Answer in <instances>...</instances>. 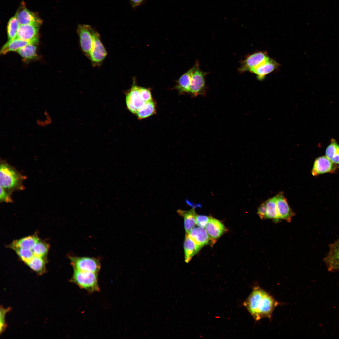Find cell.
Masks as SVG:
<instances>
[{
	"instance_id": "6da1fadb",
	"label": "cell",
	"mask_w": 339,
	"mask_h": 339,
	"mask_svg": "<svg viewBox=\"0 0 339 339\" xmlns=\"http://www.w3.org/2000/svg\"><path fill=\"white\" fill-rule=\"evenodd\" d=\"M280 304L272 296L258 286L253 288L243 303L256 321L265 318L271 319L274 309Z\"/></svg>"
},
{
	"instance_id": "9a60e30c",
	"label": "cell",
	"mask_w": 339,
	"mask_h": 339,
	"mask_svg": "<svg viewBox=\"0 0 339 339\" xmlns=\"http://www.w3.org/2000/svg\"><path fill=\"white\" fill-rule=\"evenodd\" d=\"M279 66L278 63L269 57L257 67L250 70L249 72L255 74L258 79L261 80L266 75L277 69Z\"/></svg>"
},
{
	"instance_id": "1f68e13d",
	"label": "cell",
	"mask_w": 339,
	"mask_h": 339,
	"mask_svg": "<svg viewBox=\"0 0 339 339\" xmlns=\"http://www.w3.org/2000/svg\"><path fill=\"white\" fill-rule=\"evenodd\" d=\"M138 88L141 97L145 102L152 100L151 91L149 89L139 86Z\"/></svg>"
},
{
	"instance_id": "4dcf8cb0",
	"label": "cell",
	"mask_w": 339,
	"mask_h": 339,
	"mask_svg": "<svg viewBox=\"0 0 339 339\" xmlns=\"http://www.w3.org/2000/svg\"><path fill=\"white\" fill-rule=\"evenodd\" d=\"M10 308H4L1 306L0 309V333H3L5 331L7 325L6 323L5 317L6 314L11 310Z\"/></svg>"
},
{
	"instance_id": "9c48e42d",
	"label": "cell",
	"mask_w": 339,
	"mask_h": 339,
	"mask_svg": "<svg viewBox=\"0 0 339 339\" xmlns=\"http://www.w3.org/2000/svg\"><path fill=\"white\" fill-rule=\"evenodd\" d=\"M339 165L334 164L326 156L317 158L314 163L311 173L314 176L326 173H333L339 169Z\"/></svg>"
},
{
	"instance_id": "ac0fdd59",
	"label": "cell",
	"mask_w": 339,
	"mask_h": 339,
	"mask_svg": "<svg viewBox=\"0 0 339 339\" xmlns=\"http://www.w3.org/2000/svg\"><path fill=\"white\" fill-rule=\"evenodd\" d=\"M37 43L28 41L21 39L18 37L11 40H8L2 47L0 53L5 54L11 51H17L22 47L30 44H36Z\"/></svg>"
},
{
	"instance_id": "f1b7e54d",
	"label": "cell",
	"mask_w": 339,
	"mask_h": 339,
	"mask_svg": "<svg viewBox=\"0 0 339 339\" xmlns=\"http://www.w3.org/2000/svg\"><path fill=\"white\" fill-rule=\"evenodd\" d=\"M49 248L47 244L39 240L31 250L34 256L43 258L47 253Z\"/></svg>"
},
{
	"instance_id": "7c38bea8",
	"label": "cell",
	"mask_w": 339,
	"mask_h": 339,
	"mask_svg": "<svg viewBox=\"0 0 339 339\" xmlns=\"http://www.w3.org/2000/svg\"><path fill=\"white\" fill-rule=\"evenodd\" d=\"M275 196L277 212L280 219L290 222L295 213L289 206L284 193L280 192Z\"/></svg>"
},
{
	"instance_id": "836d02e7",
	"label": "cell",
	"mask_w": 339,
	"mask_h": 339,
	"mask_svg": "<svg viewBox=\"0 0 339 339\" xmlns=\"http://www.w3.org/2000/svg\"><path fill=\"white\" fill-rule=\"evenodd\" d=\"M210 218V217L202 215H197L196 218V224L198 227L205 228Z\"/></svg>"
},
{
	"instance_id": "5b68a950",
	"label": "cell",
	"mask_w": 339,
	"mask_h": 339,
	"mask_svg": "<svg viewBox=\"0 0 339 339\" xmlns=\"http://www.w3.org/2000/svg\"><path fill=\"white\" fill-rule=\"evenodd\" d=\"M69 259L73 269L97 273L100 270V263L98 258L71 256H69Z\"/></svg>"
},
{
	"instance_id": "8992f818",
	"label": "cell",
	"mask_w": 339,
	"mask_h": 339,
	"mask_svg": "<svg viewBox=\"0 0 339 339\" xmlns=\"http://www.w3.org/2000/svg\"><path fill=\"white\" fill-rule=\"evenodd\" d=\"M93 44L89 59L94 66L100 65L105 59L107 52L100 39L99 33L92 29Z\"/></svg>"
},
{
	"instance_id": "ba28073f",
	"label": "cell",
	"mask_w": 339,
	"mask_h": 339,
	"mask_svg": "<svg viewBox=\"0 0 339 339\" xmlns=\"http://www.w3.org/2000/svg\"><path fill=\"white\" fill-rule=\"evenodd\" d=\"M138 87L134 80L131 89L126 93V96L127 108L132 113L136 114L138 110L143 107L145 103L141 97Z\"/></svg>"
},
{
	"instance_id": "83f0119b",
	"label": "cell",
	"mask_w": 339,
	"mask_h": 339,
	"mask_svg": "<svg viewBox=\"0 0 339 339\" xmlns=\"http://www.w3.org/2000/svg\"><path fill=\"white\" fill-rule=\"evenodd\" d=\"M20 25L15 15L9 19L7 27L8 40H12L17 37Z\"/></svg>"
},
{
	"instance_id": "ffe728a7",
	"label": "cell",
	"mask_w": 339,
	"mask_h": 339,
	"mask_svg": "<svg viewBox=\"0 0 339 339\" xmlns=\"http://www.w3.org/2000/svg\"><path fill=\"white\" fill-rule=\"evenodd\" d=\"M184 248L185 261L188 263L201 248L194 241L187 233H186L184 242Z\"/></svg>"
},
{
	"instance_id": "4fadbf2b",
	"label": "cell",
	"mask_w": 339,
	"mask_h": 339,
	"mask_svg": "<svg viewBox=\"0 0 339 339\" xmlns=\"http://www.w3.org/2000/svg\"><path fill=\"white\" fill-rule=\"evenodd\" d=\"M205 228L212 244L226 231L225 226L220 221L211 216H210Z\"/></svg>"
},
{
	"instance_id": "7a4b0ae2",
	"label": "cell",
	"mask_w": 339,
	"mask_h": 339,
	"mask_svg": "<svg viewBox=\"0 0 339 339\" xmlns=\"http://www.w3.org/2000/svg\"><path fill=\"white\" fill-rule=\"evenodd\" d=\"M25 177L15 168L2 161L0 165V186L11 193L24 189L22 182Z\"/></svg>"
},
{
	"instance_id": "d590c367",
	"label": "cell",
	"mask_w": 339,
	"mask_h": 339,
	"mask_svg": "<svg viewBox=\"0 0 339 339\" xmlns=\"http://www.w3.org/2000/svg\"><path fill=\"white\" fill-rule=\"evenodd\" d=\"M130 5L133 9L142 5L146 0H129Z\"/></svg>"
},
{
	"instance_id": "484cf974",
	"label": "cell",
	"mask_w": 339,
	"mask_h": 339,
	"mask_svg": "<svg viewBox=\"0 0 339 339\" xmlns=\"http://www.w3.org/2000/svg\"><path fill=\"white\" fill-rule=\"evenodd\" d=\"M37 46L35 44H30L24 46L17 52L25 61L35 58L37 56Z\"/></svg>"
},
{
	"instance_id": "7402d4cb",
	"label": "cell",
	"mask_w": 339,
	"mask_h": 339,
	"mask_svg": "<svg viewBox=\"0 0 339 339\" xmlns=\"http://www.w3.org/2000/svg\"><path fill=\"white\" fill-rule=\"evenodd\" d=\"M194 66L183 74L178 79L175 88L181 94L190 93L191 77L194 70Z\"/></svg>"
},
{
	"instance_id": "d4e9b609",
	"label": "cell",
	"mask_w": 339,
	"mask_h": 339,
	"mask_svg": "<svg viewBox=\"0 0 339 339\" xmlns=\"http://www.w3.org/2000/svg\"><path fill=\"white\" fill-rule=\"evenodd\" d=\"M326 156L335 164L339 165V145L332 139L326 150Z\"/></svg>"
},
{
	"instance_id": "e575fe53",
	"label": "cell",
	"mask_w": 339,
	"mask_h": 339,
	"mask_svg": "<svg viewBox=\"0 0 339 339\" xmlns=\"http://www.w3.org/2000/svg\"><path fill=\"white\" fill-rule=\"evenodd\" d=\"M257 213L261 219H267L266 207L265 202L262 203L259 207Z\"/></svg>"
},
{
	"instance_id": "f546056e",
	"label": "cell",
	"mask_w": 339,
	"mask_h": 339,
	"mask_svg": "<svg viewBox=\"0 0 339 339\" xmlns=\"http://www.w3.org/2000/svg\"><path fill=\"white\" fill-rule=\"evenodd\" d=\"M20 259L25 263L31 259L34 256L31 250L18 248L14 250Z\"/></svg>"
},
{
	"instance_id": "4316f807",
	"label": "cell",
	"mask_w": 339,
	"mask_h": 339,
	"mask_svg": "<svg viewBox=\"0 0 339 339\" xmlns=\"http://www.w3.org/2000/svg\"><path fill=\"white\" fill-rule=\"evenodd\" d=\"M156 105L153 100L145 102L144 105L139 109L136 115L140 119L149 117L155 113Z\"/></svg>"
},
{
	"instance_id": "8fae6325",
	"label": "cell",
	"mask_w": 339,
	"mask_h": 339,
	"mask_svg": "<svg viewBox=\"0 0 339 339\" xmlns=\"http://www.w3.org/2000/svg\"><path fill=\"white\" fill-rule=\"evenodd\" d=\"M269 57L266 52L259 51L248 56L241 63L239 71L241 73L249 71L263 62Z\"/></svg>"
},
{
	"instance_id": "d6a6232c",
	"label": "cell",
	"mask_w": 339,
	"mask_h": 339,
	"mask_svg": "<svg viewBox=\"0 0 339 339\" xmlns=\"http://www.w3.org/2000/svg\"><path fill=\"white\" fill-rule=\"evenodd\" d=\"M11 193L0 186V201L1 202H12L13 200L11 197Z\"/></svg>"
},
{
	"instance_id": "277c9868",
	"label": "cell",
	"mask_w": 339,
	"mask_h": 339,
	"mask_svg": "<svg viewBox=\"0 0 339 339\" xmlns=\"http://www.w3.org/2000/svg\"><path fill=\"white\" fill-rule=\"evenodd\" d=\"M194 67L190 81V93L195 97L199 95H205L206 92L205 77L207 73L201 70L198 61L196 62Z\"/></svg>"
},
{
	"instance_id": "44dd1931",
	"label": "cell",
	"mask_w": 339,
	"mask_h": 339,
	"mask_svg": "<svg viewBox=\"0 0 339 339\" xmlns=\"http://www.w3.org/2000/svg\"><path fill=\"white\" fill-rule=\"evenodd\" d=\"M178 213L183 217L184 220V226L186 233H188L196 224V218L197 214L194 208L188 211L181 209L177 210Z\"/></svg>"
},
{
	"instance_id": "e0dca14e",
	"label": "cell",
	"mask_w": 339,
	"mask_h": 339,
	"mask_svg": "<svg viewBox=\"0 0 339 339\" xmlns=\"http://www.w3.org/2000/svg\"><path fill=\"white\" fill-rule=\"evenodd\" d=\"M187 234L201 248L211 241L210 238L206 229L200 227H194Z\"/></svg>"
},
{
	"instance_id": "2e32d148",
	"label": "cell",
	"mask_w": 339,
	"mask_h": 339,
	"mask_svg": "<svg viewBox=\"0 0 339 339\" xmlns=\"http://www.w3.org/2000/svg\"><path fill=\"white\" fill-rule=\"evenodd\" d=\"M324 261L329 270L339 269V238L330 246Z\"/></svg>"
},
{
	"instance_id": "603a6c76",
	"label": "cell",
	"mask_w": 339,
	"mask_h": 339,
	"mask_svg": "<svg viewBox=\"0 0 339 339\" xmlns=\"http://www.w3.org/2000/svg\"><path fill=\"white\" fill-rule=\"evenodd\" d=\"M26 264L38 275H42L46 271L45 261L42 257L34 256Z\"/></svg>"
},
{
	"instance_id": "5bb4252c",
	"label": "cell",
	"mask_w": 339,
	"mask_h": 339,
	"mask_svg": "<svg viewBox=\"0 0 339 339\" xmlns=\"http://www.w3.org/2000/svg\"><path fill=\"white\" fill-rule=\"evenodd\" d=\"M40 26L33 24L20 25L17 37L22 40L38 43Z\"/></svg>"
},
{
	"instance_id": "cb8c5ba5",
	"label": "cell",
	"mask_w": 339,
	"mask_h": 339,
	"mask_svg": "<svg viewBox=\"0 0 339 339\" xmlns=\"http://www.w3.org/2000/svg\"><path fill=\"white\" fill-rule=\"evenodd\" d=\"M267 218L272 219L274 222H279L280 219L277 212L275 196L265 201Z\"/></svg>"
},
{
	"instance_id": "52a82bcc",
	"label": "cell",
	"mask_w": 339,
	"mask_h": 339,
	"mask_svg": "<svg viewBox=\"0 0 339 339\" xmlns=\"http://www.w3.org/2000/svg\"><path fill=\"white\" fill-rule=\"evenodd\" d=\"M92 27L89 25L79 24L77 31L81 49L84 54L89 58L93 44Z\"/></svg>"
},
{
	"instance_id": "3957f363",
	"label": "cell",
	"mask_w": 339,
	"mask_h": 339,
	"mask_svg": "<svg viewBox=\"0 0 339 339\" xmlns=\"http://www.w3.org/2000/svg\"><path fill=\"white\" fill-rule=\"evenodd\" d=\"M70 281L80 288L90 293L100 291L97 273L82 271L73 269V276Z\"/></svg>"
},
{
	"instance_id": "d6986e66",
	"label": "cell",
	"mask_w": 339,
	"mask_h": 339,
	"mask_svg": "<svg viewBox=\"0 0 339 339\" xmlns=\"http://www.w3.org/2000/svg\"><path fill=\"white\" fill-rule=\"evenodd\" d=\"M39 240L37 236L35 235L29 236L13 241L9 247L13 250L18 248L32 250Z\"/></svg>"
},
{
	"instance_id": "30bf717a",
	"label": "cell",
	"mask_w": 339,
	"mask_h": 339,
	"mask_svg": "<svg viewBox=\"0 0 339 339\" xmlns=\"http://www.w3.org/2000/svg\"><path fill=\"white\" fill-rule=\"evenodd\" d=\"M15 15L20 25L33 24L41 25L43 22L37 13L28 9L24 3L20 6Z\"/></svg>"
}]
</instances>
